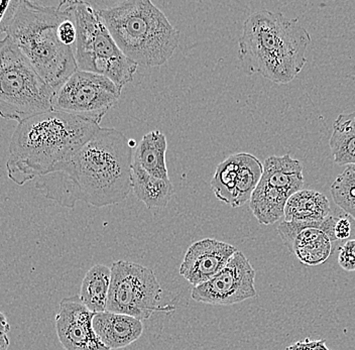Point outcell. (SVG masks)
Masks as SVG:
<instances>
[{
	"label": "cell",
	"instance_id": "cell-21",
	"mask_svg": "<svg viewBox=\"0 0 355 350\" xmlns=\"http://www.w3.org/2000/svg\"><path fill=\"white\" fill-rule=\"evenodd\" d=\"M239 170L235 185L234 200L232 207H241L250 200L257 184L263 175V164L248 152H239Z\"/></svg>",
	"mask_w": 355,
	"mask_h": 350
},
{
	"label": "cell",
	"instance_id": "cell-23",
	"mask_svg": "<svg viewBox=\"0 0 355 350\" xmlns=\"http://www.w3.org/2000/svg\"><path fill=\"white\" fill-rule=\"evenodd\" d=\"M330 191L335 204L355 220V166H347L333 182Z\"/></svg>",
	"mask_w": 355,
	"mask_h": 350
},
{
	"label": "cell",
	"instance_id": "cell-22",
	"mask_svg": "<svg viewBox=\"0 0 355 350\" xmlns=\"http://www.w3.org/2000/svg\"><path fill=\"white\" fill-rule=\"evenodd\" d=\"M239 159L233 154L217 166L214 176L211 180V189L221 202L232 206L234 200Z\"/></svg>",
	"mask_w": 355,
	"mask_h": 350
},
{
	"label": "cell",
	"instance_id": "cell-15",
	"mask_svg": "<svg viewBox=\"0 0 355 350\" xmlns=\"http://www.w3.org/2000/svg\"><path fill=\"white\" fill-rule=\"evenodd\" d=\"M166 148L168 143L165 134L159 130H152L144 134L133 150L132 164L155 178L168 179L166 164Z\"/></svg>",
	"mask_w": 355,
	"mask_h": 350
},
{
	"label": "cell",
	"instance_id": "cell-24",
	"mask_svg": "<svg viewBox=\"0 0 355 350\" xmlns=\"http://www.w3.org/2000/svg\"><path fill=\"white\" fill-rule=\"evenodd\" d=\"M338 263L346 272H355V239L348 240L339 249Z\"/></svg>",
	"mask_w": 355,
	"mask_h": 350
},
{
	"label": "cell",
	"instance_id": "cell-28",
	"mask_svg": "<svg viewBox=\"0 0 355 350\" xmlns=\"http://www.w3.org/2000/svg\"><path fill=\"white\" fill-rule=\"evenodd\" d=\"M10 344V338H8V334L0 333V350H8Z\"/></svg>",
	"mask_w": 355,
	"mask_h": 350
},
{
	"label": "cell",
	"instance_id": "cell-13",
	"mask_svg": "<svg viewBox=\"0 0 355 350\" xmlns=\"http://www.w3.org/2000/svg\"><path fill=\"white\" fill-rule=\"evenodd\" d=\"M236 247L214 238H205L188 247L179 272L193 287L208 282L225 267Z\"/></svg>",
	"mask_w": 355,
	"mask_h": 350
},
{
	"label": "cell",
	"instance_id": "cell-5",
	"mask_svg": "<svg viewBox=\"0 0 355 350\" xmlns=\"http://www.w3.org/2000/svg\"><path fill=\"white\" fill-rule=\"evenodd\" d=\"M97 12L115 44L137 66L159 67L179 46V30L150 0H128Z\"/></svg>",
	"mask_w": 355,
	"mask_h": 350
},
{
	"label": "cell",
	"instance_id": "cell-12",
	"mask_svg": "<svg viewBox=\"0 0 355 350\" xmlns=\"http://www.w3.org/2000/svg\"><path fill=\"white\" fill-rule=\"evenodd\" d=\"M95 313L89 311L79 296L65 298L55 314V332L64 350H111L93 329Z\"/></svg>",
	"mask_w": 355,
	"mask_h": 350
},
{
	"label": "cell",
	"instance_id": "cell-4",
	"mask_svg": "<svg viewBox=\"0 0 355 350\" xmlns=\"http://www.w3.org/2000/svg\"><path fill=\"white\" fill-rule=\"evenodd\" d=\"M65 3L44 6L28 0L8 1L0 19V34L19 46L54 92L78 70L74 50L59 37Z\"/></svg>",
	"mask_w": 355,
	"mask_h": 350
},
{
	"label": "cell",
	"instance_id": "cell-11",
	"mask_svg": "<svg viewBox=\"0 0 355 350\" xmlns=\"http://www.w3.org/2000/svg\"><path fill=\"white\" fill-rule=\"evenodd\" d=\"M336 219L327 216L318 222L285 221L277 226V234L284 245L308 267L325 263L332 254V243L336 240L334 227Z\"/></svg>",
	"mask_w": 355,
	"mask_h": 350
},
{
	"label": "cell",
	"instance_id": "cell-20",
	"mask_svg": "<svg viewBox=\"0 0 355 350\" xmlns=\"http://www.w3.org/2000/svg\"><path fill=\"white\" fill-rule=\"evenodd\" d=\"M329 146L337 165L355 166V112L335 119Z\"/></svg>",
	"mask_w": 355,
	"mask_h": 350
},
{
	"label": "cell",
	"instance_id": "cell-19",
	"mask_svg": "<svg viewBox=\"0 0 355 350\" xmlns=\"http://www.w3.org/2000/svg\"><path fill=\"white\" fill-rule=\"evenodd\" d=\"M111 282V270L107 265H95L91 268L81 283L79 299L93 313L106 311Z\"/></svg>",
	"mask_w": 355,
	"mask_h": 350
},
{
	"label": "cell",
	"instance_id": "cell-27",
	"mask_svg": "<svg viewBox=\"0 0 355 350\" xmlns=\"http://www.w3.org/2000/svg\"><path fill=\"white\" fill-rule=\"evenodd\" d=\"M10 331V325L3 312L0 311V333H6Z\"/></svg>",
	"mask_w": 355,
	"mask_h": 350
},
{
	"label": "cell",
	"instance_id": "cell-17",
	"mask_svg": "<svg viewBox=\"0 0 355 350\" xmlns=\"http://www.w3.org/2000/svg\"><path fill=\"white\" fill-rule=\"evenodd\" d=\"M330 203L327 197L314 190H300L288 199L285 221L318 222L329 216Z\"/></svg>",
	"mask_w": 355,
	"mask_h": 350
},
{
	"label": "cell",
	"instance_id": "cell-6",
	"mask_svg": "<svg viewBox=\"0 0 355 350\" xmlns=\"http://www.w3.org/2000/svg\"><path fill=\"white\" fill-rule=\"evenodd\" d=\"M54 90L8 37L0 41V116L22 121L52 112Z\"/></svg>",
	"mask_w": 355,
	"mask_h": 350
},
{
	"label": "cell",
	"instance_id": "cell-26",
	"mask_svg": "<svg viewBox=\"0 0 355 350\" xmlns=\"http://www.w3.org/2000/svg\"><path fill=\"white\" fill-rule=\"evenodd\" d=\"M334 236L336 240H344L352 236V225L346 217L336 219L334 227Z\"/></svg>",
	"mask_w": 355,
	"mask_h": 350
},
{
	"label": "cell",
	"instance_id": "cell-1",
	"mask_svg": "<svg viewBox=\"0 0 355 350\" xmlns=\"http://www.w3.org/2000/svg\"><path fill=\"white\" fill-rule=\"evenodd\" d=\"M135 146L123 132L100 128L68 163L37 178L35 188L69 209L78 201L97 208L123 202L132 191Z\"/></svg>",
	"mask_w": 355,
	"mask_h": 350
},
{
	"label": "cell",
	"instance_id": "cell-3",
	"mask_svg": "<svg viewBox=\"0 0 355 350\" xmlns=\"http://www.w3.org/2000/svg\"><path fill=\"white\" fill-rule=\"evenodd\" d=\"M311 35L297 19L259 10L244 21L239 56L248 75L259 74L277 84H288L307 62Z\"/></svg>",
	"mask_w": 355,
	"mask_h": 350
},
{
	"label": "cell",
	"instance_id": "cell-2",
	"mask_svg": "<svg viewBox=\"0 0 355 350\" xmlns=\"http://www.w3.org/2000/svg\"><path fill=\"white\" fill-rule=\"evenodd\" d=\"M99 128L94 121L55 110L21 121L8 147V178L22 186L55 172L68 163Z\"/></svg>",
	"mask_w": 355,
	"mask_h": 350
},
{
	"label": "cell",
	"instance_id": "cell-16",
	"mask_svg": "<svg viewBox=\"0 0 355 350\" xmlns=\"http://www.w3.org/2000/svg\"><path fill=\"white\" fill-rule=\"evenodd\" d=\"M132 190L137 200L143 202L150 210L165 208L175 193L170 179L155 178L133 164Z\"/></svg>",
	"mask_w": 355,
	"mask_h": 350
},
{
	"label": "cell",
	"instance_id": "cell-25",
	"mask_svg": "<svg viewBox=\"0 0 355 350\" xmlns=\"http://www.w3.org/2000/svg\"><path fill=\"white\" fill-rule=\"evenodd\" d=\"M286 350H330L326 345L325 339L318 340H311L310 338L304 339L302 341H297L292 345L287 347Z\"/></svg>",
	"mask_w": 355,
	"mask_h": 350
},
{
	"label": "cell",
	"instance_id": "cell-7",
	"mask_svg": "<svg viewBox=\"0 0 355 350\" xmlns=\"http://www.w3.org/2000/svg\"><path fill=\"white\" fill-rule=\"evenodd\" d=\"M77 28L74 57L78 70L107 77L123 88L135 77L139 66L115 44L98 12L88 2H69Z\"/></svg>",
	"mask_w": 355,
	"mask_h": 350
},
{
	"label": "cell",
	"instance_id": "cell-10",
	"mask_svg": "<svg viewBox=\"0 0 355 350\" xmlns=\"http://www.w3.org/2000/svg\"><path fill=\"white\" fill-rule=\"evenodd\" d=\"M255 271L248 259L237 250L225 267L208 282L193 287V300L213 306L239 304L257 296Z\"/></svg>",
	"mask_w": 355,
	"mask_h": 350
},
{
	"label": "cell",
	"instance_id": "cell-9",
	"mask_svg": "<svg viewBox=\"0 0 355 350\" xmlns=\"http://www.w3.org/2000/svg\"><path fill=\"white\" fill-rule=\"evenodd\" d=\"M121 91L107 77L77 70L55 91L52 108L100 125L104 115L119 102Z\"/></svg>",
	"mask_w": 355,
	"mask_h": 350
},
{
	"label": "cell",
	"instance_id": "cell-8",
	"mask_svg": "<svg viewBox=\"0 0 355 350\" xmlns=\"http://www.w3.org/2000/svg\"><path fill=\"white\" fill-rule=\"evenodd\" d=\"M106 311L146 320L155 312L170 313L172 305H159L161 285L150 268L128 261L112 263Z\"/></svg>",
	"mask_w": 355,
	"mask_h": 350
},
{
	"label": "cell",
	"instance_id": "cell-18",
	"mask_svg": "<svg viewBox=\"0 0 355 350\" xmlns=\"http://www.w3.org/2000/svg\"><path fill=\"white\" fill-rule=\"evenodd\" d=\"M290 197L279 188L259 180L250 197V208L259 225H274L284 217Z\"/></svg>",
	"mask_w": 355,
	"mask_h": 350
},
{
	"label": "cell",
	"instance_id": "cell-14",
	"mask_svg": "<svg viewBox=\"0 0 355 350\" xmlns=\"http://www.w3.org/2000/svg\"><path fill=\"white\" fill-rule=\"evenodd\" d=\"M93 329L100 341L108 349L128 347L143 335V322L135 317L105 311L95 314Z\"/></svg>",
	"mask_w": 355,
	"mask_h": 350
}]
</instances>
